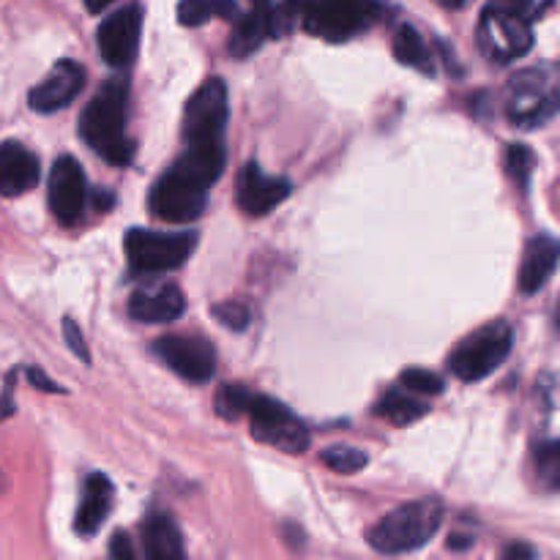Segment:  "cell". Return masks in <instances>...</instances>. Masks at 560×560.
<instances>
[{
	"label": "cell",
	"instance_id": "21",
	"mask_svg": "<svg viewBox=\"0 0 560 560\" xmlns=\"http://www.w3.org/2000/svg\"><path fill=\"white\" fill-rule=\"evenodd\" d=\"M142 550L151 560L184 558V536L167 512H156L142 523Z\"/></svg>",
	"mask_w": 560,
	"mask_h": 560
},
{
	"label": "cell",
	"instance_id": "23",
	"mask_svg": "<svg viewBox=\"0 0 560 560\" xmlns=\"http://www.w3.org/2000/svg\"><path fill=\"white\" fill-rule=\"evenodd\" d=\"M238 3L235 0H180L178 22L184 27H200L211 20H235Z\"/></svg>",
	"mask_w": 560,
	"mask_h": 560
},
{
	"label": "cell",
	"instance_id": "19",
	"mask_svg": "<svg viewBox=\"0 0 560 560\" xmlns=\"http://www.w3.org/2000/svg\"><path fill=\"white\" fill-rule=\"evenodd\" d=\"M271 0H249V11L235 16L233 36H230V55L238 60L249 58L271 38Z\"/></svg>",
	"mask_w": 560,
	"mask_h": 560
},
{
	"label": "cell",
	"instance_id": "28",
	"mask_svg": "<svg viewBox=\"0 0 560 560\" xmlns=\"http://www.w3.org/2000/svg\"><path fill=\"white\" fill-rule=\"evenodd\" d=\"M249 394L252 392H246L244 386H233V383H228L217 397L219 416H224V419H238V416H244Z\"/></svg>",
	"mask_w": 560,
	"mask_h": 560
},
{
	"label": "cell",
	"instance_id": "10",
	"mask_svg": "<svg viewBox=\"0 0 560 560\" xmlns=\"http://www.w3.org/2000/svg\"><path fill=\"white\" fill-rule=\"evenodd\" d=\"M479 44L492 63H512L534 47V33L523 14L490 5L479 20Z\"/></svg>",
	"mask_w": 560,
	"mask_h": 560
},
{
	"label": "cell",
	"instance_id": "5",
	"mask_svg": "<svg viewBox=\"0 0 560 560\" xmlns=\"http://www.w3.org/2000/svg\"><path fill=\"white\" fill-rule=\"evenodd\" d=\"M197 249V233H159V230L135 228L126 235V257L137 277H159L184 266Z\"/></svg>",
	"mask_w": 560,
	"mask_h": 560
},
{
	"label": "cell",
	"instance_id": "9",
	"mask_svg": "<svg viewBox=\"0 0 560 560\" xmlns=\"http://www.w3.org/2000/svg\"><path fill=\"white\" fill-rule=\"evenodd\" d=\"M230 118V102H228V85L219 77L202 82L195 93L189 96L184 107V126L180 135L184 142H208L222 140L224 126Z\"/></svg>",
	"mask_w": 560,
	"mask_h": 560
},
{
	"label": "cell",
	"instance_id": "31",
	"mask_svg": "<svg viewBox=\"0 0 560 560\" xmlns=\"http://www.w3.org/2000/svg\"><path fill=\"white\" fill-rule=\"evenodd\" d=\"M63 337H66V342H69L71 353L88 364V361H91V353H88V348H85V337H82L80 326H77L71 317H63Z\"/></svg>",
	"mask_w": 560,
	"mask_h": 560
},
{
	"label": "cell",
	"instance_id": "20",
	"mask_svg": "<svg viewBox=\"0 0 560 560\" xmlns=\"http://www.w3.org/2000/svg\"><path fill=\"white\" fill-rule=\"evenodd\" d=\"M560 246L552 235H536L525 249L523 271H520V290L525 295H534L550 282V277L558 268Z\"/></svg>",
	"mask_w": 560,
	"mask_h": 560
},
{
	"label": "cell",
	"instance_id": "22",
	"mask_svg": "<svg viewBox=\"0 0 560 560\" xmlns=\"http://www.w3.org/2000/svg\"><path fill=\"white\" fill-rule=\"evenodd\" d=\"M394 58L402 66L421 71V74H432L435 71V60H432L430 47L421 38V33L413 25H402L394 36Z\"/></svg>",
	"mask_w": 560,
	"mask_h": 560
},
{
	"label": "cell",
	"instance_id": "1",
	"mask_svg": "<svg viewBox=\"0 0 560 560\" xmlns=\"http://www.w3.org/2000/svg\"><path fill=\"white\" fill-rule=\"evenodd\" d=\"M80 135L93 153L115 167L131 164L135 140L129 137V82L124 77L104 82L88 102L80 118Z\"/></svg>",
	"mask_w": 560,
	"mask_h": 560
},
{
	"label": "cell",
	"instance_id": "14",
	"mask_svg": "<svg viewBox=\"0 0 560 560\" xmlns=\"http://www.w3.org/2000/svg\"><path fill=\"white\" fill-rule=\"evenodd\" d=\"M293 191V184L288 178L266 175L260 164L249 162L238 175V208L246 217H266L273 208L282 206Z\"/></svg>",
	"mask_w": 560,
	"mask_h": 560
},
{
	"label": "cell",
	"instance_id": "6",
	"mask_svg": "<svg viewBox=\"0 0 560 560\" xmlns=\"http://www.w3.org/2000/svg\"><path fill=\"white\" fill-rule=\"evenodd\" d=\"M558 113V82L550 69H525L506 88V118L520 129L545 126Z\"/></svg>",
	"mask_w": 560,
	"mask_h": 560
},
{
	"label": "cell",
	"instance_id": "12",
	"mask_svg": "<svg viewBox=\"0 0 560 560\" xmlns=\"http://www.w3.org/2000/svg\"><path fill=\"white\" fill-rule=\"evenodd\" d=\"M47 202L52 217L63 228H74L82 222L88 206V178L80 162L71 156L55 159L52 173H49Z\"/></svg>",
	"mask_w": 560,
	"mask_h": 560
},
{
	"label": "cell",
	"instance_id": "2",
	"mask_svg": "<svg viewBox=\"0 0 560 560\" xmlns=\"http://www.w3.org/2000/svg\"><path fill=\"white\" fill-rule=\"evenodd\" d=\"M443 525L441 501H416L394 509L370 530V547L381 556H405L424 547Z\"/></svg>",
	"mask_w": 560,
	"mask_h": 560
},
{
	"label": "cell",
	"instance_id": "38",
	"mask_svg": "<svg viewBox=\"0 0 560 560\" xmlns=\"http://www.w3.org/2000/svg\"><path fill=\"white\" fill-rule=\"evenodd\" d=\"M438 3H441L443 9H463V5L468 3V0H438Z\"/></svg>",
	"mask_w": 560,
	"mask_h": 560
},
{
	"label": "cell",
	"instance_id": "29",
	"mask_svg": "<svg viewBox=\"0 0 560 560\" xmlns=\"http://www.w3.org/2000/svg\"><path fill=\"white\" fill-rule=\"evenodd\" d=\"M213 317L222 323L230 331H244L249 326V310L241 301H224V304H213Z\"/></svg>",
	"mask_w": 560,
	"mask_h": 560
},
{
	"label": "cell",
	"instance_id": "34",
	"mask_svg": "<svg viewBox=\"0 0 560 560\" xmlns=\"http://www.w3.org/2000/svg\"><path fill=\"white\" fill-rule=\"evenodd\" d=\"M27 377H31L33 386L42 388V392H63V388L55 386L52 381H47V377H44V372H42V370H27Z\"/></svg>",
	"mask_w": 560,
	"mask_h": 560
},
{
	"label": "cell",
	"instance_id": "36",
	"mask_svg": "<svg viewBox=\"0 0 560 560\" xmlns=\"http://www.w3.org/2000/svg\"><path fill=\"white\" fill-rule=\"evenodd\" d=\"M470 547H474V539H470V536H452V539H448V550H470Z\"/></svg>",
	"mask_w": 560,
	"mask_h": 560
},
{
	"label": "cell",
	"instance_id": "18",
	"mask_svg": "<svg viewBox=\"0 0 560 560\" xmlns=\"http://www.w3.org/2000/svg\"><path fill=\"white\" fill-rule=\"evenodd\" d=\"M115 503V487L113 481L104 474H91L82 487V503L77 509L74 517V530L85 539L96 536L102 530V525L107 523L109 512H113Z\"/></svg>",
	"mask_w": 560,
	"mask_h": 560
},
{
	"label": "cell",
	"instance_id": "4",
	"mask_svg": "<svg viewBox=\"0 0 560 560\" xmlns=\"http://www.w3.org/2000/svg\"><path fill=\"white\" fill-rule=\"evenodd\" d=\"M512 345L514 331L506 320L487 323L485 328H479L457 345V350L448 355V370L465 383L485 381L492 372L501 370L503 361L512 353Z\"/></svg>",
	"mask_w": 560,
	"mask_h": 560
},
{
	"label": "cell",
	"instance_id": "7",
	"mask_svg": "<svg viewBox=\"0 0 560 560\" xmlns=\"http://www.w3.org/2000/svg\"><path fill=\"white\" fill-rule=\"evenodd\" d=\"M244 416L252 419V438L277 446L288 454H304L310 448V430L299 416L290 413L282 402L266 394H249Z\"/></svg>",
	"mask_w": 560,
	"mask_h": 560
},
{
	"label": "cell",
	"instance_id": "26",
	"mask_svg": "<svg viewBox=\"0 0 560 560\" xmlns=\"http://www.w3.org/2000/svg\"><path fill=\"white\" fill-rule=\"evenodd\" d=\"M536 470H539V479L545 481L547 490H558L560 479V452L556 441H545L536 446Z\"/></svg>",
	"mask_w": 560,
	"mask_h": 560
},
{
	"label": "cell",
	"instance_id": "8",
	"mask_svg": "<svg viewBox=\"0 0 560 560\" xmlns=\"http://www.w3.org/2000/svg\"><path fill=\"white\" fill-rule=\"evenodd\" d=\"M208 206V186L180 167H170L151 189V213L162 222L186 224L202 217Z\"/></svg>",
	"mask_w": 560,
	"mask_h": 560
},
{
	"label": "cell",
	"instance_id": "37",
	"mask_svg": "<svg viewBox=\"0 0 560 560\" xmlns=\"http://www.w3.org/2000/svg\"><path fill=\"white\" fill-rule=\"evenodd\" d=\"M109 3H115V0H85L88 11H93V14H98V11H104Z\"/></svg>",
	"mask_w": 560,
	"mask_h": 560
},
{
	"label": "cell",
	"instance_id": "15",
	"mask_svg": "<svg viewBox=\"0 0 560 560\" xmlns=\"http://www.w3.org/2000/svg\"><path fill=\"white\" fill-rule=\"evenodd\" d=\"M82 88H85V69L74 60H58L49 74L31 91V107L44 115L58 113L80 96Z\"/></svg>",
	"mask_w": 560,
	"mask_h": 560
},
{
	"label": "cell",
	"instance_id": "35",
	"mask_svg": "<svg viewBox=\"0 0 560 560\" xmlns=\"http://www.w3.org/2000/svg\"><path fill=\"white\" fill-rule=\"evenodd\" d=\"M530 3H534V0H492V5H498V9H506V11H514V14H525V11L530 9Z\"/></svg>",
	"mask_w": 560,
	"mask_h": 560
},
{
	"label": "cell",
	"instance_id": "16",
	"mask_svg": "<svg viewBox=\"0 0 560 560\" xmlns=\"http://www.w3.org/2000/svg\"><path fill=\"white\" fill-rule=\"evenodd\" d=\"M186 301L178 284H153V288H140L129 299V317L145 326H164L184 315Z\"/></svg>",
	"mask_w": 560,
	"mask_h": 560
},
{
	"label": "cell",
	"instance_id": "13",
	"mask_svg": "<svg viewBox=\"0 0 560 560\" xmlns=\"http://www.w3.org/2000/svg\"><path fill=\"white\" fill-rule=\"evenodd\" d=\"M142 33V9L137 3L113 11L96 31L98 55L113 69H126L137 58Z\"/></svg>",
	"mask_w": 560,
	"mask_h": 560
},
{
	"label": "cell",
	"instance_id": "3",
	"mask_svg": "<svg viewBox=\"0 0 560 560\" xmlns=\"http://www.w3.org/2000/svg\"><path fill=\"white\" fill-rule=\"evenodd\" d=\"M381 16L375 0H301V25L326 42H348Z\"/></svg>",
	"mask_w": 560,
	"mask_h": 560
},
{
	"label": "cell",
	"instance_id": "30",
	"mask_svg": "<svg viewBox=\"0 0 560 560\" xmlns=\"http://www.w3.org/2000/svg\"><path fill=\"white\" fill-rule=\"evenodd\" d=\"M506 164H509V173H512V178L525 189V186H528L530 170H534V153H530V148L520 145V142L509 145Z\"/></svg>",
	"mask_w": 560,
	"mask_h": 560
},
{
	"label": "cell",
	"instance_id": "32",
	"mask_svg": "<svg viewBox=\"0 0 560 560\" xmlns=\"http://www.w3.org/2000/svg\"><path fill=\"white\" fill-rule=\"evenodd\" d=\"M109 556L115 560H135V547H131V539L126 534H115L109 539Z\"/></svg>",
	"mask_w": 560,
	"mask_h": 560
},
{
	"label": "cell",
	"instance_id": "27",
	"mask_svg": "<svg viewBox=\"0 0 560 560\" xmlns=\"http://www.w3.org/2000/svg\"><path fill=\"white\" fill-rule=\"evenodd\" d=\"M399 386L416 394H443V377L430 370H405L399 375Z\"/></svg>",
	"mask_w": 560,
	"mask_h": 560
},
{
	"label": "cell",
	"instance_id": "11",
	"mask_svg": "<svg viewBox=\"0 0 560 560\" xmlns=\"http://www.w3.org/2000/svg\"><path fill=\"white\" fill-rule=\"evenodd\" d=\"M153 353L167 370L189 383H208L217 375V350L208 339L189 334H167L153 342Z\"/></svg>",
	"mask_w": 560,
	"mask_h": 560
},
{
	"label": "cell",
	"instance_id": "33",
	"mask_svg": "<svg viewBox=\"0 0 560 560\" xmlns=\"http://www.w3.org/2000/svg\"><path fill=\"white\" fill-rule=\"evenodd\" d=\"M503 558L506 560H534L536 558V550L528 545H512L503 550Z\"/></svg>",
	"mask_w": 560,
	"mask_h": 560
},
{
	"label": "cell",
	"instance_id": "17",
	"mask_svg": "<svg viewBox=\"0 0 560 560\" xmlns=\"http://www.w3.org/2000/svg\"><path fill=\"white\" fill-rule=\"evenodd\" d=\"M38 156L27 151L22 142H3L0 145V195L20 197L38 184Z\"/></svg>",
	"mask_w": 560,
	"mask_h": 560
},
{
	"label": "cell",
	"instance_id": "25",
	"mask_svg": "<svg viewBox=\"0 0 560 560\" xmlns=\"http://www.w3.org/2000/svg\"><path fill=\"white\" fill-rule=\"evenodd\" d=\"M320 463L326 465V468H331L334 474L350 476L359 474L361 468H366V465H370V457L353 446H328L326 452H320Z\"/></svg>",
	"mask_w": 560,
	"mask_h": 560
},
{
	"label": "cell",
	"instance_id": "24",
	"mask_svg": "<svg viewBox=\"0 0 560 560\" xmlns=\"http://www.w3.org/2000/svg\"><path fill=\"white\" fill-rule=\"evenodd\" d=\"M427 410H430L427 408V402H421V399L416 397H408V394L402 392H388L386 397L375 405V413L397 427H408L413 424V421L424 419Z\"/></svg>",
	"mask_w": 560,
	"mask_h": 560
}]
</instances>
